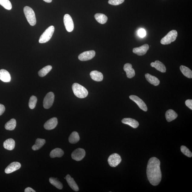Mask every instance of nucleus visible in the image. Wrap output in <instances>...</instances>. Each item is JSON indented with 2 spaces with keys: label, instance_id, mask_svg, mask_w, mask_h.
<instances>
[{
  "label": "nucleus",
  "instance_id": "1",
  "mask_svg": "<svg viewBox=\"0 0 192 192\" xmlns=\"http://www.w3.org/2000/svg\"><path fill=\"white\" fill-rule=\"evenodd\" d=\"M160 164L159 159L154 157L149 160L147 166V177L150 183L154 186L158 185L162 179Z\"/></svg>",
  "mask_w": 192,
  "mask_h": 192
},
{
  "label": "nucleus",
  "instance_id": "2",
  "mask_svg": "<svg viewBox=\"0 0 192 192\" xmlns=\"http://www.w3.org/2000/svg\"><path fill=\"white\" fill-rule=\"evenodd\" d=\"M72 88L74 95L79 98H84L87 97L88 94L87 90L78 83L73 84Z\"/></svg>",
  "mask_w": 192,
  "mask_h": 192
},
{
  "label": "nucleus",
  "instance_id": "3",
  "mask_svg": "<svg viewBox=\"0 0 192 192\" xmlns=\"http://www.w3.org/2000/svg\"><path fill=\"white\" fill-rule=\"evenodd\" d=\"M24 12L28 23L31 26L35 25L36 20L35 13L31 8L26 6L24 8Z\"/></svg>",
  "mask_w": 192,
  "mask_h": 192
},
{
  "label": "nucleus",
  "instance_id": "4",
  "mask_svg": "<svg viewBox=\"0 0 192 192\" xmlns=\"http://www.w3.org/2000/svg\"><path fill=\"white\" fill-rule=\"evenodd\" d=\"M54 31L55 27L53 26H51L47 28L40 36L39 40L40 43H45L48 42L52 38Z\"/></svg>",
  "mask_w": 192,
  "mask_h": 192
},
{
  "label": "nucleus",
  "instance_id": "5",
  "mask_svg": "<svg viewBox=\"0 0 192 192\" xmlns=\"http://www.w3.org/2000/svg\"><path fill=\"white\" fill-rule=\"evenodd\" d=\"M177 36V32L176 30H171L162 39L161 41V44L164 45L170 44L175 41Z\"/></svg>",
  "mask_w": 192,
  "mask_h": 192
},
{
  "label": "nucleus",
  "instance_id": "6",
  "mask_svg": "<svg viewBox=\"0 0 192 192\" xmlns=\"http://www.w3.org/2000/svg\"><path fill=\"white\" fill-rule=\"evenodd\" d=\"M55 95L52 92L48 93L45 97L43 101V106L45 109H49L54 103Z\"/></svg>",
  "mask_w": 192,
  "mask_h": 192
},
{
  "label": "nucleus",
  "instance_id": "7",
  "mask_svg": "<svg viewBox=\"0 0 192 192\" xmlns=\"http://www.w3.org/2000/svg\"><path fill=\"white\" fill-rule=\"evenodd\" d=\"M121 161V157L117 154H112L108 159V162L110 166L113 167H117Z\"/></svg>",
  "mask_w": 192,
  "mask_h": 192
},
{
  "label": "nucleus",
  "instance_id": "8",
  "mask_svg": "<svg viewBox=\"0 0 192 192\" xmlns=\"http://www.w3.org/2000/svg\"><path fill=\"white\" fill-rule=\"evenodd\" d=\"M63 20H64L65 26L67 31L68 32L72 31L74 29V25L71 16L68 14H65Z\"/></svg>",
  "mask_w": 192,
  "mask_h": 192
},
{
  "label": "nucleus",
  "instance_id": "9",
  "mask_svg": "<svg viewBox=\"0 0 192 192\" xmlns=\"http://www.w3.org/2000/svg\"><path fill=\"white\" fill-rule=\"evenodd\" d=\"M85 152L83 149L78 148L74 150L71 155V158L77 161H81L84 158Z\"/></svg>",
  "mask_w": 192,
  "mask_h": 192
},
{
  "label": "nucleus",
  "instance_id": "10",
  "mask_svg": "<svg viewBox=\"0 0 192 192\" xmlns=\"http://www.w3.org/2000/svg\"><path fill=\"white\" fill-rule=\"evenodd\" d=\"M130 98L136 103L139 107L143 111H147V107L144 102L140 98L137 96L134 95H130Z\"/></svg>",
  "mask_w": 192,
  "mask_h": 192
},
{
  "label": "nucleus",
  "instance_id": "11",
  "mask_svg": "<svg viewBox=\"0 0 192 192\" xmlns=\"http://www.w3.org/2000/svg\"><path fill=\"white\" fill-rule=\"evenodd\" d=\"M95 52L94 51H87L80 54L78 59L81 61H87L91 60L94 57Z\"/></svg>",
  "mask_w": 192,
  "mask_h": 192
},
{
  "label": "nucleus",
  "instance_id": "12",
  "mask_svg": "<svg viewBox=\"0 0 192 192\" xmlns=\"http://www.w3.org/2000/svg\"><path fill=\"white\" fill-rule=\"evenodd\" d=\"M58 124V118H53L48 120L44 124V127L45 129L48 130H52L54 129Z\"/></svg>",
  "mask_w": 192,
  "mask_h": 192
},
{
  "label": "nucleus",
  "instance_id": "13",
  "mask_svg": "<svg viewBox=\"0 0 192 192\" xmlns=\"http://www.w3.org/2000/svg\"><path fill=\"white\" fill-rule=\"evenodd\" d=\"M149 48L148 44H145L138 48H134L133 50V52L138 56H141L146 54Z\"/></svg>",
  "mask_w": 192,
  "mask_h": 192
},
{
  "label": "nucleus",
  "instance_id": "14",
  "mask_svg": "<svg viewBox=\"0 0 192 192\" xmlns=\"http://www.w3.org/2000/svg\"><path fill=\"white\" fill-rule=\"evenodd\" d=\"M21 167V164L19 162H13L10 164L5 169L6 174H10L19 169Z\"/></svg>",
  "mask_w": 192,
  "mask_h": 192
},
{
  "label": "nucleus",
  "instance_id": "15",
  "mask_svg": "<svg viewBox=\"0 0 192 192\" xmlns=\"http://www.w3.org/2000/svg\"><path fill=\"white\" fill-rule=\"evenodd\" d=\"M124 70L126 73L127 76L129 78H131L135 75L134 69L132 68V65L130 63H126L124 65Z\"/></svg>",
  "mask_w": 192,
  "mask_h": 192
},
{
  "label": "nucleus",
  "instance_id": "16",
  "mask_svg": "<svg viewBox=\"0 0 192 192\" xmlns=\"http://www.w3.org/2000/svg\"><path fill=\"white\" fill-rule=\"evenodd\" d=\"M151 66L161 72L165 73L166 72V67H165V65L160 61L157 60L155 61L154 62L151 63Z\"/></svg>",
  "mask_w": 192,
  "mask_h": 192
},
{
  "label": "nucleus",
  "instance_id": "17",
  "mask_svg": "<svg viewBox=\"0 0 192 192\" xmlns=\"http://www.w3.org/2000/svg\"><path fill=\"white\" fill-rule=\"evenodd\" d=\"M11 78L10 73L5 69L0 70V80L5 82H9L11 81Z\"/></svg>",
  "mask_w": 192,
  "mask_h": 192
},
{
  "label": "nucleus",
  "instance_id": "18",
  "mask_svg": "<svg viewBox=\"0 0 192 192\" xmlns=\"http://www.w3.org/2000/svg\"><path fill=\"white\" fill-rule=\"evenodd\" d=\"M122 122L124 124H127L134 128H137L139 125V124L137 121L130 118H124L122 120Z\"/></svg>",
  "mask_w": 192,
  "mask_h": 192
},
{
  "label": "nucleus",
  "instance_id": "19",
  "mask_svg": "<svg viewBox=\"0 0 192 192\" xmlns=\"http://www.w3.org/2000/svg\"><path fill=\"white\" fill-rule=\"evenodd\" d=\"M66 179L67 183L68 184L69 187L71 189L75 191H79V187L74 179L71 177L69 175H67L66 177Z\"/></svg>",
  "mask_w": 192,
  "mask_h": 192
},
{
  "label": "nucleus",
  "instance_id": "20",
  "mask_svg": "<svg viewBox=\"0 0 192 192\" xmlns=\"http://www.w3.org/2000/svg\"><path fill=\"white\" fill-rule=\"evenodd\" d=\"M165 116L167 121L170 122L174 120L177 118V114L173 110L170 109L167 110Z\"/></svg>",
  "mask_w": 192,
  "mask_h": 192
},
{
  "label": "nucleus",
  "instance_id": "21",
  "mask_svg": "<svg viewBox=\"0 0 192 192\" xmlns=\"http://www.w3.org/2000/svg\"><path fill=\"white\" fill-rule=\"evenodd\" d=\"M90 75L91 79L94 81H103V75L100 71H91L90 73Z\"/></svg>",
  "mask_w": 192,
  "mask_h": 192
},
{
  "label": "nucleus",
  "instance_id": "22",
  "mask_svg": "<svg viewBox=\"0 0 192 192\" xmlns=\"http://www.w3.org/2000/svg\"><path fill=\"white\" fill-rule=\"evenodd\" d=\"M147 80V81L149 83L154 86H158L160 83V81L159 79L156 77L153 76V75L149 74V73H146L145 75Z\"/></svg>",
  "mask_w": 192,
  "mask_h": 192
},
{
  "label": "nucleus",
  "instance_id": "23",
  "mask_svg": "<svg viewBox=\"0 0 192 192\" xmlns=\"http://www.w3.org/2000/svg\"><path fill=\"white\" fill-rule=\"evenodd\" d=\"M3 146L8 150H13L15 146V141L12 138L8 139L4 142Z\"/></svg>",
  "mask_w": 192,
  "mask_h": 192
},
{
  "label": "nucleus",
  "instance_id": "24",
  "mask_svg": "<svg viewBox=\"0 0 192 192\" xmlns=\"http://www.w3.org/2000/svg\"><path fill=\"white\" fill-rule=\"evenodd\" d=\"M64 154V152L62 149L56 148L51 151L50 157L52 158H56V157L60 158L63 156Z\"/></svg>",
  "mask_w": 192,
  "mask_h": 192
},
{
  "label": "nucleus",
  "instance_id": "25",
  "mask_svg": "<svg viewBox=\"0 0 192 192\" xmlns=\"http://www.w3.org/2000/svg\"><path fill=\"white\" fill-rule=\"evenodd\" d=\"M95 18L98 22L102 24L106 23L108 20L107 16L101 13L96 14L95 15Z\"/></svg>",
  "mask_w": 192,
  "mask_h": 192
},
{
  "label": "nucleus",
  "instance_id": "26",
  "mask_svg": "<svg viewBox=\"0 0 192 192\" xmlns=\"http://www.w3.org/2000/svg\"><path fill=\"white\" fill-rule=\"evenodd\" d=\"M46 141L44 139L41 138L37 139L35 144L32 147V149L34 151L39 150L45 144Z\"/></svg>",
  "mask_w": 192,
  "mask_h": 192
},
{
  "label": "nucleus",
  "instance_id": "27",
  "mask_svg": "<svg viewBox=\"0 0 192 192\" xmlns=\"http://www.w3.org/2000/svg\"><path fill=\"white\" fill-rule=\"evenodd\" d=\"M79 140V135L77 132H73L69 137V141L71 144H76Z\"/></svg>",
  "mask_w": 192,
  "mask_h": 192
},
{
  "label": "nucleus",
  "instance_id": "28",
  "mask_svg": "<svg viewBox=\"0 0 192 192\" xmlns=\"http://www.w3.org/2000/svg\"><path fill=\"white\" fill-rule=\"evenodd\" d=\"M180 70L185 76L189 78H192V71L189 68L184 66H180Z\"/></svg>",
  "mask_w": 192,
  "mask_h": 192
},
{
  "label": "nucleus",
  "instance_id": "29",
  "mask_svg": "<svg viewBox=\"0 0 192 192\" xmlns=\"http://www.w3.org/2000/svg\"><path fill=\"white\" fill-rule=\"evenodd\" d=\"M16 124H17V122H16V120L14 118H12L5 124V128L8 130H13L16 127Z\"/></svg>",
  "mask_w": 192,
  "mask_h": 192
},
{
  "label": "nucleus",
  "instance_id": "30",
  "mask_svg": "<svg viewBox=\"0 0 192 192\" xmlns=\"http://www.w3.org/2000/svg\"><path fill=\"white\" fill-rule=\"evenodd\" d=\"M50 183L58 189L61 190L63 188V185L62 183L57 179V178L51 177L49 179Z\"/></svg>",
  "mask_w": 192,
  "mask_h": 192
},
{
  "label": "nucleus",
  "instance_id": "31",
  "mask_svg": "<svg viewBox=\"0 0 192 192\" xmlns=\"http://www.w3.org/2000/svg\"><path fill=\"white\" fill-rule=\"evenodd\" d=\"M52 69V66L48 65L44 67L38 71V74L40 77H44Z\"/></svg>",
  "mask_w": 192,
  "mask_h": 192
},
{
  "label": "nucleus",
  "instance_id": "32",
  "mask_svg": "<svg viewBox=\"0 0 192 192\" xmlns=\"http://www.w3.org/2000/svg\"><path fill=\"white\" fill-rule=\"evenodd\" d=\"M0 5L7 10H10L12 9V4L9 0H0Z\"/></svg>",
  "mask_w": 192,
  "mask_h": 192
},
{
  "label": "nucleus",
  "instance_id": "33",
  "mask_svg": "<svg viewBox=\"0 0 192 192\" xmlns=\"http://www.w3.org/2000/svg\"><path fill=\"white\" fill-rule=\"evenodd\" d=\"M37 98L35 96H32L30 97L29 103H28V106L30 109H34L36 107L37 102Z\"/></svg>",
  "mask_w": 192,
  "mask_h": 192
},
{
  "label": "nucleus",
  "instance_id": "34",
  "mask_svg": "<svg viewBox=\"0 0 192 192\" xmlns=\"http://www.w3.org/2000/svg\"><path fill=\"white\" fill-rule=\"evenodd\" d=\"M180 148L181 152H182L185 155V156L189 157H192V153L186 147L182 146Z\"/></svg>",
  "mask_w": 192,
  "mask_h": 192
},
{
  "label": "nucleus",
  "instance_id": "35",
  "mask_svg": "<svg viewBox=\"0 0 192 192\" xmlns=\"http://www.w3.org/2000/svg\"><path fill=\"white\" fill-rule=\"evenodd\" d=\"M124 0H109L108 3L113 5H121L124 2Z\"/></svg>",
  "mask_w": 192,
  "mask_h": 192
},
{
  "label": "nucleus",
  "instance_id": "36",
  "mask_svg": "<svg viewBox=\"0 0 192 192\" xmlns=\"http://www.w3.org/2000/svg\"><path fill=\"white\" fill-rule=\"evenodd\" d=\"M138 34L141 38H144L146 35V31L144 29L141 28L138 30Z\"/></svg>",
  "mask_w": 192,
  "mask_h": 192
},
{
  "label": "nucleus",
  "instance_id": "37",
  "mask_svg": "<svg viewBox=\"0 0 192 192\" xmlns=\"http://www.w3.org/2000/svg\"><path fill=\"white\" fill-rule=\"evenodd\" d=\"M185 104L187 107L190 108V109L192 110V100L191 99H188L187 100L185 101Z\"/></svg>",
  "mask_w": 192,
  "mask_h": 192
},
{
  "label": "nucleus",
  "instance_id": "38",
  "mask_svg": "<svg viewBox=\"0 0 192 192\" xmlns=\"http://www.w3.org/2000/svg\"><path fill=\"white\" fill-rule=\"evenodd\" d=\"M5 111V106L0 104V116L2 115Z\"/></svg>",
  "mask_w": 192,
  "mask_h": 192
},
{
  "label": "nucleus",
  "instance_id": "39",
  "mask_svg": "<svg viewBox=\"0 0 192 192\" xmlns=\"http://www.w3.org/2000/svg\"><path fill=\"white\" fill-rule=\"evenodd\" d=\"M25 192H35L36 191H35L34 190L32 189L30 187H28L26 188L25 190Z\"/></svg>",
  "mask_w": 192,
  "mask_h": 192
},
{
  "label": "nucleus",
  "instance_id": "40",
  "mask_svg": "<svg viewBox=\"0 0 192 192\" xmlns=\"http://www.w3.org/2000/svg\"><path fill=\"white\" fill-rule=\"evenodd\" d=\"M43 1L48 3H51L52 1V0H43Z\"/></svg>",
  "mask_w": 192,
  "mask_h": 192
}]
</instances>
